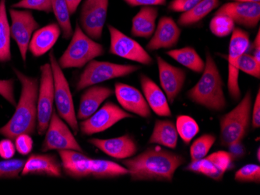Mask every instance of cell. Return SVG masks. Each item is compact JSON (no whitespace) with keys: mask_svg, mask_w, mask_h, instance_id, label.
Returning <instances> with one entry per match:
<instances>
[{"mask_svg":"<svg viewBox=\"0 0 260 195\" xmlns=\"http://www.w3.org/2000/svg\"><path fill=\"white\" fill-rule=\"evenodd\" d=\"M134 181L172 182L176 170L185 163L182 155L160 147H150L135 157L122 160Z\"/></svg>","mask_w":260,"mask_h":195,"instance_id":"cell-1","label":"cell"},{"mask_svg":"<svg viewBox=\"0 0 260 195\" xmlns=\"http://www.w3.org/2000/svg\"><path fill=\"white\" fill-rule=\"evenodd\" d=\"M14 72L21 84V94L14 115L0 129V135L9 139H15L21 134L33 135L37 126L39 80L18 69H14Z\"/></svg>","mask_w":260,"mask_h":195,"instance_id":"cell-2","label":"cell"},{"mask_svg":"<svg viewBox=\"0 0 260 195\" xmlns=\"http://www.w3.org/2000/svg\"><path fill=\"white\" fill-rule=\"evenodd\" d=\"M223 83L215 61L209 52L206 55L205 68L198 83L188 90L191 101L209 110L221 111L227 106Z\"/></svg>","mask_w":260,"mask_h":195,"instance_id":"cell-3","label":"cell"},{"mask_svg":"<svg viewBox=\"0 0 260 195\" xmlns=\"http://www.w3.org/2000/svg\"><path fill=\"white\" fill-rule=\"evenodd\" d=\"M104 53L103 46L88 37L77 24L70 45L58 59V65L62 69L82 68Z\"/></svg>","mask_w":260,"mask_h":195,"instance_id":"cell-4","label":"cell"},{"mask_svg":"<svg viewBox=\"0 0 260 195\" xmlns=\"http://www.w3.org/2000/svg\"><path fill=\"white\" fill-rule=\"evenodd\" d=\"M251 113L252 94L248 91L240 103L220 119V145L228 147L233 142L243 140L249 130Z\"/></svg>","mask_w":260,"mask_h":195,"instance_id":"cell-5","label":"cell"},{"mask_svg":"<svg viewBox=\"0 0 260 195\" xmlns=\"http://www.w3.org/2000/svg\"><path fill=\"white\" fill-rule=\"evenodd\" d=\"M49 61L53 74L57 112L59 117L65 121L72 129L74 134L77 135L79 132V124L76 116L72 94L70 91L68 81L62 72V68L58 65V61L52 51L49 53Z\"/></svg>","mask_w":260,"mask_h":195,"instance_id":"cell-6","label":"cell"},{"mask_svg":"<svg viewBox=\"0 0 260 195\" xmlns=\"http://www.w3.org/2000/svg\"><path fill=\"white\" fill-rule=\"evenodd\" d=\"M139 69L140 66L137 65H120L113 62L92 60L88 62L80 74L77 81V90L80 91L112 79L125 77Z\"/></svg>","mask_w":260,"mask_h":195,"instance_id":"cell-7","label":"cell"},{"mask_svg":"<svg viewBox=\"0 0 260 195\" xmlns=\"http://www.w3.org/2000/svg\"><path fill=\"white\" fill-rule=\"evenodd\" d=\"M250 49V39L248 32L237 27L232 33L229 48V77L228 89L229 94L234 100H239L241 97L239 87V62L240 57Z\"/></svg>","mask_w":260,"mask_h":195,"instance_id":"cell-8","label":"cell"},{"mask_svg":"<svg viewBox=\"0 0 260 195\" xmlns=\"http://www.w3.org/2000/svg\"><path fill=\"white\" fill-rule=\"evenodd\" d=\"M40 86L38 97V132L43 135L49 127V122L53 113L55 101L53 74L50 63L42 65Z\"/></svg>","mask_w":260,"mask_h":195,"instance_id":"cell-9","label":"cell"},{"mask_svg":"<svg viewBox=\"0 0 260 195\" xmlns=\"http://www.w3.org/2000/svg\"><path fill=\"white\" fill-rule=\"evenodd\" d=\"M76 150L84 152L83 148L75 139L74 134L69 129L55 110H53L49 127L45 132V138L42 145V151Z\"/></svg>","mask_w":260,"mask_h":195,"instance_id":"cell-10","label":"cell"},{"mask_svg":"<svg viewBox=\"0 0 260 195\" xmlns=\"http://www.w3.org/2000/svg\"><path fill=\"white\" fill-rule=\"evenodd\" d=\"M110 33L109 53L122 59L134 61L144 65H152V57L141 45L112 25L108 26Z\"/></svg>","mask_w":260,"mask_h":195,"instance_id":"cell-11","label":"cell"},{"mask_svg":"<svg viewBox=\"0 0 260 195\" xmlns=\"http://www.w3.org/2000/svg\"><path fill=\"white\" fill-rule=\"evenodd\" d=\"M109 0H84L80 10L82 30L93 40H100L108 16Z\"/></svg>","mask_w":260,"mask_h":195,"instance_id":"cell-12","label":"cell"},{"mask_svg":"<svg viewBox=\"0 0 260 195\" xmlns=\"http://www.w3.org/2000/svg\"><path fill=\"white\" fill-rule=\"evenodd\" d=\"M134 118L116 104L108 102L88 119L80 122L81 133L85 135L101 133L125 119Z\"/></svg>","mask_w":260,"mask_h":195,"instance_id":"cell-13","label":"cell"},{"mask_svg":"<svg viewBox=\"0 0 260 195\" xmlns=\"http://www.w3.org/2000/svg\"><path fill=\"white\" fill-rule=\"evenodd\" d=\"M10 15L12 22L10 25L12 38L17 43L22 59L26 62L30 39L34 32L39 29V24L28 10H17L11 8Z\"/></svg>","mask_w":260,"mask_h":195,"instance_id":"cell-14","label":"cell"},{"mask_svg":"<svg viewBox=\"0 0 260 195\" xmlns=\"http://www.w3.org/2000/svg\"><path fill=\"white\" fill-rule=\"evenodd\" d=\"M233 161L227 151H217L201 160L191 161L185 170L220 181L226 172L232 169Z\"/></svg>","mask_w":260,"mask_h":195,"instance_id":"cell-15","label":"cell"},{"mask_svg":"<svg viewBox=\"0 0 260 195\" xmlns=\"http://www.w3.org/2000/svg\"><path fill=\"white\" fill-rule=\"evenodd\" d=\"M157 62L160 86L169 103L172 104L183 88L186 73L182 68L171 65L160 56L157 57Z\"/></svg>","mask_w":260,"mask_h":195,"instance_id":"cell-16","label":"cell"},{"mask_svg":"<svg viewBox=\"0 0 260 195\" xmlns=\"http://www.w3.org/2000/svg\"><path fill=\"white\" fill-rule=\"evenodd\" d=\"M215 14L229 16L235 24L247 28H255L260 20V4L227 3L221 6Z\"/></svg>","mask_w":260,"mask_h":195,"instance_id":"cell-17","label":"cell"},{"mask_svg":"<svg viewBox=\"0 0 260 195\" xmlns=\"http://www.w3.org/2000/svg\"><path fill=\"white\" fill-rule=\"evenodd\" d=\"M114 93L119 104L127 111L144 119H148L151 116V110L145 97L135 87L116 83Z\"/></svg>","mask_w":260,"mask_h":195,"instance_id":"cell-18","label":"cell"},{"mask_svg":"<svg viewBox=\"0 0 260 195\" xmlns=\"http://www.w3.org/2000/svg\"><path fill=\"white\" fill-rule=\"evenodd\" d=\"M88 142L106 155L118 160L131 158L138 151L137 142L128 135L109 139H90Z\"/></svg>","mask_w":260,"mask_h":195,"instance_id":"cell-19","label":"cell"},{"mask_svg":"<svg viewBox=\"0 0 260 195\" xmlns=\"http://www.w3.org/2000/svg\"><path fill=\"white\" fill-rule=\"evenodd\" d=\"M181 29L170 17H163L159 20L151 39L147 45L150 52L176 46L180 38Z\"/></svg>","mask_w":260,"mask_h":195,"instance_id":"cell-20","label":"cell"},{"mask_svg":"<svg viewBox=\"0 0 260 195\" xmlns=\"http://www.w3.org/2000/svg\"><path fill=\"white\" fill-rule=\"evenodd\" d=\"M62 164L55 155L35 154L29 157L22 170V176L42 175L62 177Z\"/></svg>","mask_w":260,"mask_h":195,"instance_id":"cell-21","label":"cell"},{"mask_svg":"<svg viewBox=\"0 0 260 195\" xmlns=\"http://www.w3.org/2000/svg\"><path fill=\"white\" fill-rule=\"evenodd\" d=\"M140 85L150 108L160 117H171L172 110L165 92L147 75H140Z\"/></svg>","mask_w":260,"mask_h":195,"instance_id":"cell-22","label":"cell"},{"mask_svg":"<svg viewBox=\"0 0 260 195\" xmlns=\"http://www.w3.org/2000/svg\"><path fill=\"white\" fill-rule=\"evenodd\" d=\"M114 91L108 87L91 86L87 87L80 97L77 118L85 120L99 110L105 100L113 95Z\"/></svg>","mask_w":260,"mask_h":195,"instance_id":"cell-23","label":"cell"},{"mask_svg":"<svg viewBox=\"0 0 260 195\" xmlns=\"http://www.w3.org/2000/svg\"><path fill=\"white\" fill-rule=\"evenodd\" d=\"M62 168L69 177L75 179L90 177V157L76 150H59Z\"/></svg>","mask_w":260,"mask_h":195,"instance_id":"cell-24","label":"cell"},{"mask_svg":"<svg viewBox=\"0 0 260 195\" xmlns=\"http://www.w3.org/2000/svg\"><path fill=\"white\" fill-rule=\"evenodd\" d=\"M62 30L58 24H50L35 30L28 49L33 56L39 58L52 49L60 36Z\"/></svg>","mask_w":260,"mask_h":195,"instance_id":"cell-25","label":"cell"},{"mask_svg":"<svg viewBox=\"0 0 260 195\" xmlns=\"http://www.w3.org/2000/svg\"><path fill=\"white\" fill-rule=\"evenodd\" d=\"M158 10L154 7H142L133 18L131 33L134 37L150 38L156 29Z\"/></svg>","mask_w":260,"mask_h":195,"instance_id":"cell-26","label":"cell"},{"mask_svg":"<svg viewBox=\"0 0 260 195\" xmlns=\"http://www.w3.org/2000/svg\"><path fill=\"white\" fill-rule=\"evenodd\" d=\"M178 139L179 134L172 121L157 120L149 139V143L157 144L175 149L178 145Z\"/></svg>","mask_w":260,"mask_h":195,"instance_id":"cell-27","label":"cell"},{"mask_svg":"<svg viewBox=\"0 0 260 195\" xmlns=\"http://www.w3.org/2000/svg\"><path fill=\"white\" fill-rule=\"evenodd\" d=\"M220 5V0H201L191 10L182 13L178 20L182 27H189L201 21Z\"/></svg>","mask_w":260,"mask_h":195,"instance_id":"cell-28","label":"cell"},{"mask_svg":"<svg viewBox=\"0 0 260 195\" xmlns=\"http://www.w3.org/2000/svg\"><path fill=\"white\" fill-rule=\"evenodd\" d=\"M128 170L117 163L105 160L90 161V177L96 179L115 178L128 175Z\"/></svg>","mask_w":260,"mask_h":195,"instance_id":"cell-29","label":"cell"},{"mask_svg":"<svg viewBox=\"0 0 260 195\" xmlns=\"http://www.w3.org/2000/svg\"><path fill=\"white\" fill-rule=\"evenodd\" d=\"M166 54L181 65L197 73H202L205 68V62L193 48L173 49L166 52Z\"/></svg>","mask_w":260,"mask_h":195,"instance_id":"cell-30","label":"cell"},{"mask_svg":"<svg viewBox=\"0 0 260 195\" xmlns=\"http://www.w3.org/2000/svg\"><path fill=\"white\" fill-rule=\"evenodd\" d=\"M10 25L7 14L6 0H0V62L11 59Z\"/></svg>","mask_w":260,"mask_h":195,"instance_id":"cell-31","label":"cell"},{"mask_svg":"<svg viewBox=\"0 0 260 195\" xmlns=\"http://www.w3.org/2000/svg\"><path fill=\"white\" fill-rule=\"evenodd\" d=\"M52 12L55 15L58 24L62 32V37L65 39L72 37L73 30L70 14L66 0H51Z\"/></svg>","mask_w":260,"mask_h":195,"instance_id":"cell-32","label":"cell"},{"mask_svg":"<svg viewBox=\"0 0 260 195\" xmlns=\"http://www.w3.org/2000/svg\"><path fill=\"white\" fill-rule=\"evenodd\" d=\"M177 132L185 145H188L200 132V127L195 119L188 115L178 116L176 119Z\"/></svg>","mask_w":260,"mask_h":195,"instance_id":"cell-33","label":"cell"},{"mask_svg":"<svg viewBox=\"0 0 260 195\" xmlns=\"http://www.w3.org/2000/svg\"><path fill=\"white\" fill-rule=\"evenodd\" d=\"M215 135L211 134H205L197 139L190 147L191 161L201 160L207 157L210 148L215 143Z\"/></svg>","mask_w":260,"mask_h":195,"instance_id":"cell-34","label":"cell"},{"mask_svg":"<svg viewBox=\"0 0 260 195\" xmlns=\"http://www.w3.org/2000/svg\"><path fill=\"white\" fill-rule=\"evenodd\" d=\"M235 24V22L229 16L215 14L210 20V30L217 37H227L233 31Z\"/></svg>","mask_w":260,"mask_h":195,"instance_id":"cell-35","label":"cell"},{"mask_svg":"<svg viewBox=\"0 0 260 195\" xmlns=\"http://www.w3.org/2000/svg\"><path fill=\"white\" fill-rule=\"evenodd\" d=\"M235 180L240 183L260 182V167L256 164H247L235 173Z\"/></svg>","mask_w":260,"mask_h":195,"instance_id":"cell-36","label":"cell"},{"mask_svg":"<svg viewBox=\"0 0 260 195\" xmlns=\"http://www.w3.org/2000/svg\"><path fill=\"white\" fill-rule=\"evenodd\" d=\"M24 164L25 161L23 160H7L0 162V178H17Z\"/></svg>","mask_w":260,"mask_h":195,"instance_id":"cell-37","label":"cell"},{"mask_svg":"<svg viewBox=\"0 0 260 195\" xmlns=\"http://www.w3.org/2000/svg\"><path fill=\"white\" fill-rule=\"evenodd\" d=\"M239 68V71L252 75L255 78L259 79L260 62H258L252 55L245 52L240 57Z\"/></svg>","mask_w":260,"mask_h":195,"instance_id":"cell-38","label":"cell"},{"mask_svg":"<svg viewBox=\"0 0 260 195\" xmlns=\"http://www.w3.org/2000/svg\"><path fill=\"white\" fill-rule=\"evenodd\" d=\"M12 7L39 10L46 14L52 12L51 0H20L17 4L12 6Z\"/></svg>","mask_w":260,"mask_h":195,"instance_id":"cell-39","label":"cell"},{"mask_svg":"<svg viewBox=\"0 0 260 195\" xmlns=\"http://www.w3.org/2000/svg\"><path fill=\"white\" fill-rule=\"evenodd\" d=\"M0 95L12 105L17 106L14 97V80H0Z\"/></svg>","mask_w":260,"mask_h":195,"instance_id":"cell-40","label":"cell"},{"mask_svg":"<svg viewBox=\"0 0 260 195\" xmlns=\"http://www.w3.org/2000/svg\"><path fill=\"white\" fill-rule=\"evenodd\" d=\"M16 150L21 155H27L33 148V140L28 134H21L15 139Z\"/></svg>","mask_w":260,"mask_h":195,"instance_id":"cell-41","label":"cell"},{"mask_svg":"<svg viewBox=\"0 0 260 195\" xmlns=\"http://www.w3.org/2000/svg\"><path fill=\"white\" fill-rule=\"evenodd\" d=\"M201 0H172L169 4V10L173 12L185 13L195 7Z\"/></svg>","mask_w":260,"mask_h":195,"instance_id":"cell-42","label":"cell"},{"mask_svg":"<svg viewBox=\"0 0 260 195\" xmlns=\"http://www.w3.org/2000/svg\"><path fill=\"white\" fill-rule=\"evenodd\" d=\"M16 147L11 139H4L0 142V157L10 160L15 154Z\"/></svg>","mask_w":260,"mask_h":195,"instance_id":"cell-43","label":"cell"},{"mask_svg":"<svg viewBox=\"0 0 260 195\" xmlns=\"http://www.w3.org/2000/svg\"><path fill=\"white\" fill-rule=\"evenodd\" d=\"M228 148H229L228 152L232 155L233 160L243 158L246 154V148H245L244 144L242 143V141L233 142V143L229 145Z\"/></svg>","mask_w":260,"mask_h":195,"instance_id":"cell-44","label":"cell"},{"mask_svg":"<svg viewBox=\"0 0 260 195\" xmlns=\"http://www.w3.org/2000/svg\"><path fill=\"white\" fill-rule=\"evenodd\" d=\"M129 7H156L165 6L167 0H123Z\"/></svg>","mask_w":260,"mask_h":195,"instance_id":"cell-45","label":"cell"},{"mask_svg":"<svg viewBox=\"0 0 260 195\" xmlns=\"http://www.w3.org/2000/svg\"><path fill=\"white\" fill-rule=\"evenodd\" d=\"M251 120L252 126L253 129H258L260 127V90L258 89V94L254 103L253 108L251 113Z\"/></svg>","mask_w":260,"mask_h":195,"instance_id":"cell-46","label":"cell"},{"mask_svg":"<svg viewBox=\"0 0 260 195\" xmlns=\"http://www.w3.org/2000/svg\"><path fill=\"white\" fill-rule=\"evenodd\" d=\"M252 51H253V54L252 56L256 59L258 62H260V30L258 29V32H257L256 37H255L253 43L252 45Z\"/></svg>","mask_w":260,"mask_h":195,"instance_id":"cell-47","label":"cell"},{"mask_svg":"<svg viewBox=\"0 0 260 195\" xmlns=\"http://www.w3.org/2000/svg\"><path fill=\"white\" fill-rule=\"evenodd\" d=\"M70 15L75 14L82 0H66Z\"/></svg>","mask_w":260,"mask_h":195,"instance_id":"cell-48","label":"cell"},{"mask_svg":"<svg viewBox=\"0 0 260 195\" xmlns=\"http://www.w3.org/2000/svg\"><path fill=\"white\" fill-rule=\"evenodd\" d=\"M233 2L247 3V4H260V0H232Z\"/></svg>","mask_w":260,"mask_h":195,"instance_id":"cell-49","label":"cell"},{"mask_svg":"<svg viewBox=\"0 0 260 195\" xmlns=\"http://www.w3.org/2000/svg\"><path fill=\"white\" fill-rule=\"evenodd\" d=\"M260 149L259 148H258V150H257V159H258V161L260 160Z\"/></svg>","mask_w":260,"mask_h":195,"instance_id":"cell-50","label":"cell"}]
</instances>
